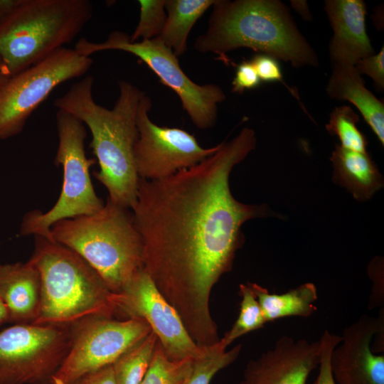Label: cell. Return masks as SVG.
I'll use <instances>...</instances> for the list:
<instances>
[{
	"label": "cell",
	"instance_id": "obj_10",
	"mask_svg": "<svg viewBox=\"0 0 384 384\" xmlns=\"http://www.w3.org/2000/svg\"><path fill=\"white\" fill-rule=\"evenodd\" d=\"M71 326L17 324L0 332V384H52L71 344Z\"/></svg>",
	"mask_w": 384,
	"mask_h": 384
},
{
	"label": "cell",
	"instance_id": "obj_30",
	"mask_svg": "<svg viewBox=\"0 0 384 384\" xmlns=\"http://www.w3.org/2000/svg\"><path fill=\"white\" fill-rule=\"evenodd\" d=\"M358 73L370 76L379 90L384 89V48L376 54L360 60L355 65Z\"/></svg>",
	"mask_w": 384,
	"mask_h": 384
},
{
	"label": "cell",
	"instance_id": "obj_29",
	"mask_svg": "<svg viewBox=\"0 0 384 384\" xmlns=\"http://www.w3.org/2000/svg\"><path fill=\"white\" fill-rule=\"evenodd\" d=\"M250 61L255 69L260 81L280 82L287 86L295 97L299 99L298 95L284 82L281 69L276 58L266 54L259 53Z\"/></svg>",
	"mask_w": 384,
	"mask_h": 384
},
{
	"label": "cell",
	"instance_id": "obj_17",
	"mask_svg": "<svg viewBox=\"0 0 384 384\" xmlns=\"http://www.w3.org/2000/svg\"><path fill=\"white\" fill-rule=\"evenodd\" d=\"M0 299L9 321H35L41 305V284L38 270L31 261L0 265Z\"/></svg>",
	"mask_w": 384,
	"mask_h": 384
},
{
	"label": "cell",
	"instance_id": "obj_38",
	"mask_svg": "<svg viewBox=\"0 0 384 384\" xmlns=\"http://www.w3.org/2000/svg\"><path fill=\"white\" fill-rule=\"evenodd\" d=\"M52 384H65V383H53ZM66 384H76V383H66Z\"/></svg>",
	"mask_w": 384,
	"mask_h": 384
},
{
	"label": "cell",
	"instance_id": "obj_12",
	"mask_svg": "<svg viewBox=\"0 0 384 384\" xmlns=\"http://www.w3.org/2000/svg\"><path fill=\"white\" fill-rule=\"evenodd\" d=\"M151 99L144 93L137 112L138 138L134 159L139 178L159 180L191 168L211 156L220 144L203 148L194 135L177 127H160L150 119Z\"/></svg>",
	"mask_w": 384,
	"mask_h": 384
},
{
	"label": "cell",
	"instance_id": "obj_15",
	"mask_svg": "<svg viewBox=\"0 0 384 384\" xmlns=\"http://www.w3.org/2000/svg\"><path fill=\"white\" fill-rule=\"evenodd\" d=\"M378 318L367 315L346 327L331 356L336 384H384V355L371 350Z\"/></svg>",
	"mask_w": 384,
	"mask_h": 384
},
{
	"label": "cell",
	"instance_id": "obj_18",
	"mask_svg": "<svg viewBox=\"0 0 384 384\" xmlns=\"http://www.w3.org/2000/svg\"><path fill=\"white\" fill-rule=\"evenodd\" d=\"M326 92L332 99L346 100L356 106L383 146V102L366 87L354 65H332Z\"/></svg>",
	"mask_w": 384,
	"mask_h": 384
},
{
	"label": "cell",
	"instance_id": "obj_16",
	"mask_svg": "<svg viewBox=\"0 0 384 384\" xmlns=\"http://www.w3.org/2000/svg\"><path fill=\"white\" fill-rule=\"evenodd\" d=\"M334 31L329 44L332 65H355L374 54L366 26V6L361 0H327L324 3Z\"/></svg>",
	"mask_w": 384,
	"mask_h": 384
},
{
	"label": "cell",
	"instance_id": "obj_6",
	"mask_svg": "<svg viewBox=\"0 0 384 384\" xmlns=\"http://www.w3.org/2000/svg\"><path fill=\"white\" fill-rule=\"evenodd\" d=\"M88 0H23L0 23V59L10 76L73 41L92 16Z\"/></svg>",
	"mask_w": 384,
	"mask_h": 384
},
{
	"label": "cell",
	"instance_id": "obj_33",
	"mask_svg": "<svg viewBox=\"0 0 384 384\" xmlns=\"http://www.w3.org/2000/svg\"><path fill=\"white\" fill-rule=\"evenodd\" d=\"M378 327L374 335V342L371 345V350L373 353L384 352V312L383 308L378 317Z\"/></svg>",
	"mask_w": 384,
	"mask_h": 384
},
{
	"label": "cell",
	"instance_id": "obj_11",
	"mask_svg": "<svg viewBox=\"0 0 384 384\" xmlns=\"http://www.w3.org/2000/svg\"><path fill=\"white\" fill-rule=\"evenodd\" d=\"M151 331L146 321L139 318L119 320L97 316L75 324L69 351L52 383H73L112 365Z\"/></svg>",
	"mask_w": 384,
	"mask_h": 384
},
{
	"label": "cell",
	"instance_id": "obj_24",
	"mask_svg": "<svg viewBox=\"0 0 384 384\" xmlns=\"http://www.w3.org/2000/svg\"><path fill=\"white\" fill-rule=\"evenodd\" d=\"M241 297L239 315L229 331L220 339L227 348L235 339L264 326L266 323L260 306L248 284L239 286Z\"/></svg>",
	"mask_w": 384,
	"mask_h": 384
},
{
	"label": "cell",
	"instance_id": "obj_9",
	"mask_svg": "<svg viewBox=\"0 0 384 384\" xmlns=\"http://www.w3.org/2000/svg\"><path fill=\"white\" fill-rule=\"evenodd\" d=\"M92 58L61 48L9 78L0 87V139L21 132L28 119L58 85L84 75Z\"/></svg>",
	"mask_w": 384,
	"mask_h": 384
},
{
	"label": "cell",
	"instance_id": "obj_27",
	"mask_svg": "<svg viewBox=\"0 0 384 384\" xmlns=\"http://www.w3.org/2000/svg\"><path fill=\"white\" fill-rule=\"evenodd\" d=\"M166 0H139V19L131 41L150 40L160 36L166 19Z\"/></svg>",
	"mask_w": 384,
	"mask_h": 384
},
{
	"label": "cell",
	"instance_id": "obj_5",
	"mask_svg": "<svg viewBox=\"0 0 384 384\" xmlns=\"http://www.w3.org/2000/svg\"><path fill=\"white\" fill-rule=\"evenodd\" d=\"M51 241L77 253L114 293L144 267L143 243L131 209L108 198L97 212L55 223Z\"/></svg>",
	"mask_w": 384,
	"mask_h": 384
},
{
	"label": "cell",
	"instance_id": "obj_34",
	"mask_svg": "<svg viewBox=\"0 0 384 384\" xmlns=\"http://www.w3.org/2000/svg\"><path fill=\"white\" fill-rule=\"evenodd\" d=\"M23 0H0V23L6 20Z\"/></svg>",
	"mask_w": 384,
	"mask_h": 384
},
{
	"label": "cell",
	"instance_id": "obj_7",
	"mask_svg": "<svg viewBox=\"0 0 384 384\" xmlns=\"http://www.w3.org/2000/svg\"><path fill=\"white\" fill-rule=\"evenodd\" d=\"M56 125L58 144L54 162L63 169L61 191L48 211L34 210L25 214L20 228L21 235H33L51 240L50 229L55 223L95 213L105 204L91 181L90 168L95 161L85 154V124L70 113L58 110Z\"/></svg>",
	"mask_w": 384,
	"mask_h": 384
},
{
	"label": "cell",
	"instance_id": "obj_37",
	"mask_svg": "<svg viewBox=\"0 0 384 384\" xmlns=\"http://www.w3.org/2000/svg\"><path fill=\"white\" fill-rule=\"evenodd\" d=\"M9 77L10 75L0 59V87L5 83Z\"/></svg>",
	"mask_w": 384,
	"mask_h": 384
},
{
	"label": "cell",
	"instance_id": "obj_32",
	"mask_svg": "<svg viewBox=\"0 0 384 384\" xmlns=\"http://www.w3.org/2000/svg\"><path fill=\"white\" fill-rule=\"evenodd\" d=\"M75 383L76 384H117L112 364L92 372Z\"/></svg>",
	"mask_w": 384,
	"mask_h": 384
},
{
	"label": "cell",
	"instance_id": "obj_26",
	"mask_svg": "<svg viewBox=\"0 0 384 384\" xmlns=\"http://www.w3.org/2000/svg\"><path fill=\"white\" fill-rule=\"evenodd\" d=\"M193 359L171 361L157 341L148 370L140 384H182L191 370Z\"/></svg>",
	"mask_w": 384,
	"mask_h": 384
},
{
	"label": "cell",
	"instance_id": "obj_25",
	"mask_svg": "<svg viewBox=\"0 0 384 384\" xmlns=\"http://www.w3.org/2000/svg\"><path fill=\"white\" fill-rule=\"evenodd\" d=\"M358 121V115L351 107L340 106L331 112L326 129L330 134L338 137L342 147L368 153L367 140L356 125Z\"/></svg>",
	"mask_w": 384,
	"mask_h": 384
},
{
	"label": "cell",
	"instance_id": "obj_20",
	"mask_svg": "<svg viewBox=\"0 0 384 384\" xmlns=\"http://www.w3.org/2000/svg\"><path fill=\"white\" fill-rule=\"evenodd\" d=\"M262 309L266 323L287 316L309 317L316 310L318 298L314 284L307 282L282 294H271L267 289L247 282Z\"/></svg>",
	"mask_w": 384,
	"mask_h": 384
},
{
	"label": "cell",
	"instance_id": "obj_13",
	"mask_svg": "<svg viewBox=\"0 0 384 384\" xmlns=\"http://www.w3.org/2000/svg\"><path fill=\"white\" fill-rule=\"evenodd\" d=\"M118 311L146 321L171 361L196 359L208 347L198 346L179 314L159 292L146 272L138 271L116 297Z\"/></svg>",
	"mask_w": 384,
	"mask_h": 384
},
{
	"label": "cell",
	"instance_id": "obj_22",
	"mask_svg": "<svg viewBox=\"0 0 384 384\" xmlns=\"http://www.w3.org/2000/svg\"><path fill=\"white\" fill-rule=\"evenodd\" d=\"M157 341L156 336L151 331L112 363L117 384L142 383L150 366Z\"/></svg>",
	"mask_w": 384,
	"mask_h": 384
},
{
	"label": "cell",
	"instance_id": "obj_4",
	"mask_svg": "<svg viewBox=\"0 0 384 384\" xmlns=\"http://www.w3.org/2000/svg\"><path fill=\"white\" fill-rule=\"evenodd\" d=\"M35 237L31 261L38 270L41 299L33 324L70 327L91 316L118 312L116 297L99 274L70 249Z\"/></svg>",
	"mask_w": 384,
	"mask_h": 384
},
{
	"label": "cell",
	"instance_id": "obj_2",
	"mask_svg": "<svg viewBox=\"0 0 384 384\" xmlns=\"http://www.w3.org/2000/svg\"><path fill=\"white\" fill-rule=\"evenodd\" d=\"M94 78L87 75L73 84L54 102L90 129L91 147L100 166L95 178L108 191V199L132 209L137 201L139 177L134 146L138 138L137 112L144 92L132 82H118L119 95L112 109L97 104L92 96Z\"/></svg>",
	"mask_w": 384,
	"mask_h": 384
},
{
	"label": "cell",
	"instance_id": "obj_36",
	"mask_svg": "<svg viewBox=\"0 0 384 384\" xmlns=\"http://www.w3.org/2000/svg\"><path fill=\"white\" fill-rule=\"evenodd\" d=\"M9 321L7 309L4 302L0 299V325Z\"/></svg>",
	"mask_w": 384,
	"mask_h": 384
},
{
	"label": "cell",
	"instance_id": "obj_21",
	"mask_svg": "<svg viewBox=\"0 0 384 384\" xmlns=\"http://www.w3.org/2000/svg\"><path fill=\"white\" fill-rule=\"evenodd\" d=\"M215 0H166V19L159 36L178 57L187 50L188 34Z\"/></svg>",
	"mask_w": 384,
	"mask_h": 384
},
{
	"label": "cell",
	"instance_id": "obj_14",
	"mask_svg": "<svg viewBox=\"0 0 384 384\" xmlns=\"http://www.w3.org/2000/svg\"><path fill=\"white\" fill-rule=\"evenodd\" d=\"M320 341L282 336L247 363L239 384H306L320 361Z\"/></svg>",
	"mask_w": 384,
	"mask_h": 384
},
{
	"label": "cell",
	"instance_id": "obj_19",
	"mask_svg": "<svg viewBox=\"0 0 384 384\" xmlns=\"http://www.w3.org/2000/svg\"><path fill=\"white\" fill-rule=\"evenodd\" d=\"M330 160L334 168V181L359 201L370 199L383 186V176L368 153L336 144Z\"/></svg>",
	"mask_w": 384,
	"mask_h": 384
},
{
	"label": "cell",
	"instance_id": "obj_28",
	"mask_svg": "<svg viewBox=\"0 0 384 384\" xmlns=\"http://www.w3.org/2000/svg\"><path fill=\"white\" fill-rule=\"evenodd\" d=\"M320 361L319 370L314 384H336L331 370V356L334 348L341 342V336L327 329L319 338Z\"/></svg>",
	"mask_w": 384,
	"mask_h": 384
},
{
	"label": "cell",
	"instance_id": "obj_35",
	"mask_svg": "<svg viewBox=\"0 0 384 384\" xmlns=\"http://www.w3.org/2000/svg\"><path fill=\"white\" fill-rule=\"evenodd\" d=\"M294 9L306 21H311L312 16L306 1H291Z\"/></svg>",
	"mask_w": 384,
	"mask_h": 384
},
{
	"label": "cell",
	"instance_id": "obj_8",
	"mask_svg": "<svg viewBox=\"0 0 384 384\" xmlns=\"http://www.w3.org/2000/svg\"><path fill=\"white\" fill-rule=\"evenodd\" d=\"M74 49L88 57L108 50L125 51L136 55L156 75L161 83L178 96L183 110L196 127L208 129L215 125L218 105L225 100L223 90L215 84L201 85L192 81L181 69L177 56L159 37L131 41L127 33L114 31L102 42L81 38Z\"/></svg>",
	"mask_w": 384,
	"mask_h": 384
},
{
	"label": "cell",
	"instance_id": "obj_31",
	"mask_svg": "<svg viewBox=\"0 0 384 384\" xmlns=\"http://www.w3.org/2000/svg\"><path fill=\"white\" fill-rule=\"evenodd\" d=\"M261 81L250 60H244L238 65L235 78L232 82V92L242 94L246 90L259 86Z\"/></svg>",
	"mask_w": 384,
	"mask_h": 384
},
{
	"label": "cell",
	"instance_id": "obj_3",
	"mask_svg": "<svg viewBox=\"0 0 384 384\" xmlns=\"http://www.w3.org/2000/svg\"><path fill=\"white\" fill-rule=\"evenodd\" d=\"M206 31L194 43L228 62L226 53L248 48L295 68L317 66L319 58L288 8L277 0H215Z\"/></svg>",
	"mask_w": 384,
	"mask_h": 384
},
{
	"label": "cell",
	"instance_id": "obj_23",
	"mask_svg": "<svg viewBox=\"0 0 384 384\" xmlns=\"http://www.w3.org/2000/svg\"><path fill=\"white\" fill-rule=\"evenodd\" d=\"M226 348L220 341L210 346L203 356L193 360L191 370L182 384H210L219 371L237 360L242 345L238 344L228 351Z\"/></svg>",
	"mask_w": 384,
	"mask_h": 384
},
{
	"label": "cell",
	"instance_id": "obj_1",
	"mask_svg": "<svg viewBox=\"0 0 384 384\" xmlns=\"http://www.w3.org/2000/svg\"><path fill=\"white\" fill-rule=\"evenodd\" d=\"M256 142L254 130L245 127L191 168L159 180L140 178L131 209L142 240L143 268L200 347L220 341L210 297L244 243L242 225L270 213L265 204L238 201L230 188L233 167Z\"/></svg>",
	"mask_w": 384,
	"mask_h": 384
}]
</instances>
